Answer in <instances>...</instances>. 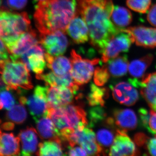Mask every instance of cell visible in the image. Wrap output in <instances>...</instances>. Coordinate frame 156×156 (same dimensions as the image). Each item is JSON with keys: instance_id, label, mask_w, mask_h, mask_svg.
Wrapping results in <instances>:
<instances>
[{"instance_id": "6da1fadb", "label": "cell", "mask_w": 156, "mask_h": 156, "mask_svg": "<svg viewBox=\"0 0 156 156\" xmlns=\"http://www.w3.org/2000/svg\"><path fill=\"white\" fill-rule=\"evenodd\" d=\"M77 13L85 20L89 31L91 44L99 53L112 38L122 31L112 22L115 6L112 0H76Z\"/></svg>"}, {"instance_id": "7a4b0ae2", "label": "cell", "mask_w": 156, "mask_h": 156, "mask_svg": "<svg viewBox=\"0 0 156 156\" xmlns=\"http://www.w3.org/2000/svg\"><path fill=\"white\" fill-rule=\"evenodd\" d=\"M75 0H42L36 6L35 23L40 34L66 30L77 13Z\"/></svg>"}, {"instance_id": "3957f363", "label": "cell", "mask_w": 156, "mask_h": 156, "mask_svg": "<svg viewBox=\"0 0 156 156\" xmlns=\"http://www.w3.org/2000/svg\"><path fill=\"white\" fill-rule=\"evenodd\" d=\"M31 29L30 20L26 12L14 13L7 9H0V38L7 48L20 35Z\"/></svg>"}, {"instance_id": "277c9868", "label": "cell", "mask_w": 156, "mask_h": 156, "mask_svg": "<svg viewBox=\"0 0 156 156\" xmlns=\"http://www.w3.org/2000/svg\"><path fill=\"white\" fill-rule=\"evenodd\" d=\"M0 74L7 89L20 91L33 88L29 70L20 60L0 61Z\"/></svg>"}, {"instance_id": "5b68a950", "label": "cell", "mask_w": 156, "mask_h": 156, "mask_svg": "<svg viewBox=\"0 0 156 156\" xmlns=\"http://www.w3.org/2000/svg\"><path fill=\"white\" fill-rule=\"evenodd\" d=\"M48 116L59 131L83 128L88 125L87 113L83 108L71 103L49 108Z\"/></svg>"}, {"instance_id": "8992f818", "label": "cell", "mask_w": 156, "mask_h": 156, "mask_svg": "<svg viewBox=\"0 0 156 156\" xmlns=\"http://www.w3.org/2000/svg\"><path fill=\"white\" fill-rule=\"evenodd\" d=\"M62 141L68 143L70 147L79 144L87 152L88 155H105L103 149L97 142L94 131L89 127L77 129H66L60 131Z\"/></svg>"}, {"instance_id": "52a82bcc", "label": "cell", "mask_w": 156, "mask_h": 156, "mask_svg": "<svg viewBox=\"0 0 156 156\" xmlns=\"http://www.w3.org/2000/svg\"><path fill=\"white\" fill-rule=\"evenodd\" d=\"M70 60L72 65V75L79 86L87 83L91 80L95 72V66L100 62L98 58L90 60L82 58L74 50L71 52Z\"/></svg>"}, {"instance_id": "ba28073f", "label": "cell", "mask_w": 156, "mask_h": 156, "mask_svg": "<svg viewBox=\"0 0 156 156\" xmlns=\"http://www.w3.org/2000/svg\"><path fill=\"white\" fill-rule=\"evenodd\" d=\"M49 86L42 87L37 86L33 95L28 98L25 97V104L28 107L30 115L34 121H37L41 117L49 115V105L48 92Z\"/></svg>"}, {"instance_id": "9c48e42d", "label": "cell", "mask_w": 156, "mask_h": 156, "mask_svg": "<svg viewBox=\"0 0 156 156\" xmlns=\"http://www.w3.org/2000/svg\"><path fill=\"white\" fill-rule=\"evenodd\" d=\"M133 43L130 35L123 29L122 31L111 40L101 53V61L107 63L111 59L117 57L122 52L128 51Z\"/></svg>"}, {"instance_id": "30bf717a", "label": "cell", "mask_w": 156, "mask_h": 156, "mask_svg": "<svg viewBox=\"0 0 156 156\" xmlns=\"http://www.w3.org/2000/svg\"><path fill=\"white\" fill-rule=\"evenodd\" d=\"M40 44L47 53L54 56H58L65 53L68 46L67 37L62 31L50 33L40 34Z\"/></svg>"}, {"instance_id": "8fae6325", "label": "cell", "mask_w": 156, "mask_h": 156, "mask_svg": "<svg viewBox=\"0 0 156 156\" xmlns=\"http://www.w3.org/2000/svg\"><path fill=\"white\" fill-rule=\"evenodd\" d=\"M127 131L117 129L112 144L109 151V155L133 156L140 154L136 145L126 133Z\"/></svg>"}, {"instance_id": "7c38bea8", "label": "cell", "mask_w": 156, "mask_h": 156, "mask_svg": "<svg viewBox=\"0 0 156 156\" xmlns=\"http://www.w3.org/2000/svg\"><path fill=\"white\" fill-rule=\"evenodd\" d=\"M45 54L44 50L39 44L24 53L19 60L26 65L29 71H32L36 75L41 74L47 64Z\"/></svg>"}, {"instance_id": "4fadbf2b", "label": "cell", "mask_w": 156, "mask_h": 156, "mask_svg": "<svg viewBox=\"0 0 156 156\" xmlns=\"http://www.w3.org/2000/svg\"><path fill=\"white\" fill-rule=\"evenodd\" d=\"M40 44L37 34L31 29L20 35L18 39L7 48L11 60H19L20 56L35 45Z\"/></svg>"}, {"instance_id": "5bb4252c", "label": "cell", "mask_w": 156, "mask_h": 156, "mask_svg": "<svg viewBox=\"0 0 156 156\" xmlns=\"http://www.w3.org/2000/svg\"><path fill=\"white\" fill-rule=\"evenodd\" d=\"M137 46L146 48H156V28L143 26L124 29Z\"/></svg>"}, {"instance_id": "9a60e30c", "label": "cell", "mask_w": 156, "mask_h": 156, "mask_svg": "<svg viewBox=\"0 0 156 156\" xmlns=\"http://www.w3.org/2000/svg\"><path fill=\"white\" fill-rule=\"evenodd\" d=\"M76 92L69 87H50L48 92L49 108H56L72 103Z\"/></svg>"}, {"instance_id": "2e32d148", "label": "cell", "mask_w": 156, "mask_h": 156, "mask_svg": "<svg viewBox=\"0 0 156 156\" xmlns=\"http://www.w3.org/2000/svg\"><path fill=\"white\" fill-rule=\"evenodd\" d=\"M112 96L116 101L127 106L134 105L139 99V94L132 84L120 82L112 89Z\"/></svg>"}, {"instance_id": "e0dca14e", "label": "cell", "mask_w": 156, "mask_h": 156, "mask_svg": "<svg viewBox=\"0 0 156 156\" xmlns=\"http://www.w3.org/2000/svg\"><path fill=\"white\" fill-rule=\"evenodd\" d=\"M140 94L151 110L156 112V72L144 74L140 82Z\"/></svg>"}, {"instance_id": "ac0fdd59", "label": "cell", "mask_w": 156, "mask_h": 156, "mask_svg": "<svg viewBox=\"0 0 156 156\" xmlns=\"http://www.w3.org/2000/svg\"><path fill=\"white\" fill-rule=\"evenodd\" d=\"M66 30L76 44H84L89 40L88 26L84 20L78 14L71 20Z\"/></svg>"}, {"instance_id": "d6986e66", "label": "cell", "mask_w": 156, "mask_h": 156, "mask_svg": "<svg viewBox=\"0 0 156 156\" xmlns=\"http://www.w3.org/2000/svg\"><path fill=\"white\" fill-rule=\"evenodd\" d=\"M21 143L22 150L20 155L23 156H31L36 154L38 144L37 133L33 127L21 130L18 135Z\"/></svg>"}, {"instance_id": "ffe728a7", "label": "cell", "mask_w": 156, "mask_h": 156, "mask_svg": "<svg viewBox=\"0 0 156 156\" xmlns=\"http://www.w3.org/2000/svg\"><path fill=\"white\" fill-rule=\"evenodd\" d=\"M37 79L44 81L46 85L50 87H69L76 92L79 90V85L75 82L71 73L63 76L56 75L53 72L48 73L36 75Z\"/></svg>"}, {"instance_id": "44dd1931", "label": "cell", "mask_w": 156, "mask_h": 156, "mask_svg": "<svg viewBox=\"0 0 156 156\" xmlns=\"http://www.w3.org/2000/svg\"><path fill=\"white\" fill-rule=\"evenodd\" d=\"M115 124L126 131L133 130L137 126V119L136 114L131 109H120L114 112Z\"/></svg>"}, {"instance_id": "7402d4cb", "label": "cell", "mask_w": 156, "mask_h": 156, "mask_svg": "<svg viewBox=\"0 0 156 156\" xmlns=\"http://www.w3.org/2000/svg\"><path fill=\"white\" fill-rule=\"evenodd\" d=\"M47 66L57 76H63L71 72L72 65L70 59L64 56H54L45 54Z\"/></svg>"}, {"instance_id": "603a6c76", "label": "cell", "mask_w": 156, "mask_h": 156, "mask_svg": "<svg viewBox=\"0 0 156 156\" xmlns=\"http://www.w3.org/2000/svg\"><path fill=\"white\" fill-rule=\"evenodd\" d=\"M20 140L13 133H3L0 130V156L20 155Z\"/></svg>"}, {"instance_id": "cb8c5ba5", "label": "cell", "mask_w": 156, "mask_h": 156, "mask_svg": "<svg viewBox=\"0 0 156 156\" xmlns=\"http://www.w3.org/2000/svg\"><path fill=\"white\" fill-rule=\"evenodd\" d=\"M36 122L38 134L42 139H61L60 131L56 128L50 117H41Z\"/></svg>"}, {"instance_id": "d4e9b609", "label": "cell", "mask_w": 156, "mask_h": 156, "mask_svg": "<svg viewBox=\"0 0 156 156\" xmlns=\"http://www.w3.org/2000/svg\"><path fill=\"white\" fill-rule=\"evenodd\" d=\"M153 59V55L149 54L142 58L131 62L129 63L128 67L130 75L135 80L142 77L147 68L151 64Z\"/></svg>"}, {"instance_id": "484cf974", "label": "cell", "mask_w": 156, "mask_h": 156, "mask_svg": "<svg viewBox=\"0 0 156 156\" xmlns=\"http://www.w3.org/2000/svg\"><path fill=\"white\" fill-rule=\"evenodd\" d=\"M62 142L61 139L58 138L41 143L36 154L38 156L66 155L63 152Z\"/></svg>"}, {"instance_id": "4316f807", "label": "cell", "mask_w": 156, "mask_h": 156, "mask_svg": "<svg viewBox=\"0 0 156 156\" xmlns=\"http://www.w3.org/2000/svg\"><path fill=\"white\" fill-rule=\"evenodd\" d=\"M106 65L110 75L115 77L125 76L128 72L129 63L126 56H117L111 59Z\"/></svg>"}, {"instance_id": "83f0119b", "label": "cell", "mask_w": 156, "mask_h": 156, "mask_svg": "<svg viewBox=\"0 0 156 156\" xmlns=\"http://www.w3.org/2000/svg\"><path fill=\"white\" fill-rule=\"evenodd\" d=\"M90 87V92L87 96L89 105L91 106H104L105 100L109 95L108 89L93 83H91Z\"/></svg>"}, {"instance_id": "f1b7e54d", "label": "cell", "mask_w": 156, "mask_h": 156, "mask_svg": "<svg viewBox=\"0 0 156 156\" xmlns=\"http://www.w3.org/2000/svg\"><path fill=\"white\" fill-rule=\"evenodd\" d=\"M111 19L112 22L118 28L124 29L131 24L132 15L128 9L120 6L114 7Z\"/></svg>"}, {"instance_id": "f546056e", "label": "cell", "mask_w": 156, "mask_h": 156, "mask_svg": "<svg viewBox=\"0 0 156 156\" xmlns=\"http://www.w3.org/2000/svg\"><path fill=\"white\" fill-rule=\"evenodd\" d=\"M24 105L21 103L14 105L6 113L7 119L17 124L24 122L27 118V113Z\"/></svg>"}, {"instance_id": "4dcf8cb0", "label": "cell", "mask_w": 156, "mask_h": 156, "mask_svg": "<svg viewBox=\"0 0 156 156\" xmlns=\"http://www.w3.org/2000/svg\"><path fill=\"white\" fill-rule=\"evenodd\" d=\"M96 137L97 142L106 153L104 149L111 147L112 144L115 137L114 134L109 128H103L98 130Z\"/></svg>"}, {"instance_id": "1f68e13d", "label": "cell", "mask_w": 156, "mask_h": 156, "mask_svg": "<svg viewBox=\"0 0 156 156\" xmlns=\"http://www.w3.org/2000/svg\"><path fill=\"white\" fill-rule=\"evenodd\" d=\"M151 0H127V6L135 12L145 14L150 8Z\"/></svg>"}, {"instance_id": "d6a6232c", "label": "cell", "mask_w": 156, "mask_h": 156, "mask_svg": "<svg viewBox=\"0 0 156 156\" xmlns=\"http://www.w3.org/2000/svg\"><path fill=\"white\" fill-rule=\"evenodd\" d=\"M106 116L104 110L101 107H94L90 109L89 112V124L88 127L93 128Z\"/></svg>"}, {"instance_id": "836d02e7", "label": "cell", "mask_w": 156, "mask_h": 156, "mask_svg": "<svg viewBox=\"0 0 156 156\" xmlns=\"http://www.w3.org/2000/svg\"><path fill=\"white\" fill-rule=\"evenodd\" d=\"M110 77L106 65L102 67H97L94 73V82L98 87H102L107 83Z\"/></svg>"}, {"instance_id": "e575fe53", "label": "cell", "mask_w": 156, "mask_h": 156, "mask_svg": "<svg viewBox=\"0 0 156 156\" xmlns=\"http://www.w3.org/2000/svg\"><path fill=\"white\" fill-rule=\"evenodd\" d=\"M10 90L5 89L0 92V110L4 108L9 110L15 105V99Z\"/></svg>"}, {"instance_id": "d590c367", "label": "cell", "mask_w": 156, "mask_h": 156, "mask_svg": "<svg viewBox=\"0 0 156 156\" xmlns=\"http://www.w3.org/2000/svg\"><path fill=\"white\" fill-rule=\"evenodd\" d=\"M6 5L12 10H21L27 5V0H6Z\"/></svg>"}, {"instance_id": "8d00e7d4", "label": "cell", "mask_w": 156, "mask_h": 156, "mask_svg": "<svg viewBox=\"0 0 156 156\" xmlns=\"http://www.w3.org/2000/svg\"><path fill=\"white\" fill-rule=\"evenodd\" d=\"M143 147L151 155L156 156V135L152 138L148 136Z\"/></svg>"}, {"instance_id": "74e56055", "label": "cell", "mask_w": 156, "mask_h": 156, "mask_svg": "<svg viewBox=\"0 0 156 156\" xmlns=\"http://www.w3.org/2000/svg\"><path fill=\"white\" fill-rule=\"evenodd\" d=\"M68 154L69 156L88 155L86 151L82 147H69Z\"/></svg>"}, {"instance_id": "f35d334b", "label": "cell", "mask_w": 156, "mask_h": 156, "mask_svg": "<svg viewBox=\"0 0 156 156\" xmlns=\"http://www.w3.org/2000/svg\"><path fill=\"white\" fill-rule=\"evenodd\" d=\"M150 116L147 130L153 134H156V112L151 110Z\"/></svg>"}, {"instance_id": "ab89813d", "label": "cell", "mask_w": 156, "mask_h": 156, "mask_svg": "<svg viewBox=\"0 0 156 156\" xmlns=\"http://www.w3.org/2000/svg\"><path fill=\"white\" fill-rule=\"evenodd\" d=\"M147 20L151 25L156 27V4L153 5L148 10Z\"/></svg>"}, {"instance_id": "60d3db41", "label": "cell", "mask_w": 156, "mask_h": 156, "mask_svg": "<svg viewBox=\"0 0 156 156\" xmlns=\"http://www.w3.org/2000/svg\"><path fill=\"white\" fill-rule=\"evenodd\" d=\"M10 58V54L8 49L2 40L0 38V61H5Z\"/></svg>"}, {"instance_id": "b9f144b4", "label": "cell", "mask_w": 156, "mask_h": 156, "mask_svg": "<svg viewBox=\"0 0 156 156\" xmlns=\"http://www.w3.org/2000/svg\"><path fill=\"white\" fill-rule=\"evenodd\" d=\"M140 116L143 126L147 129L148 128V122L150 116V112H148L144 108H140L139 110Z\"/></svg>"}, {"instance_id": "7bdbcfd3", "label": "cell", "mask_w": 156, "mask_h": 156, "mask_svg": "<svg viewBox=\"0 0 156 156\" xmlns=\"http://www.w3.org/2000/svg\"><path fill=\"white\" fill-rule=\"evenodd\" d=\"M14 127V123L11 122H6L4 123L2 126V128L3 129L5 130H8V131L13 130Z\"/></svg>"}, {"instance_id": "ee69618b", "label": "cell", "mask_w": 156, "mask_h": 156, "mask_svg": "<svg viewBox=\"0 0 156 156\" xmlns=\"http://www.w3.org/2000/svg\"><path fill=\"white\" fill-rule=\"evenodd\" d=\"M7 89V86H6L2 77H0V92L3 90Z\"/></svg>"}, {"instance_id": "f6af8a7d", "label": "cell", "mask_w": 156, "mask_h": 156, "mask_svg": "<svg viewBox=\"0 0 156 156\" xmlns=\"http://www.w3.org/2000/svg\"><path fill=\"white\" fill-rule=\"evenodd\" d=\"M2 0H0V6H1V4H2Z\"/></svg>"}, {"instance_id": "bcb514c9", "label": "cell", "mask_w": 156, "mask_h": 156, "mask_svg": "<svg viewBox=\"0 0 156 156\" xmlns=\"http://www.w3.org/2000/svg\"><path fill=\"white\" fill-rule=\"evenodd\" d=\"M34 1H42V0H34Z\"/></svg>"}]
</instances>
